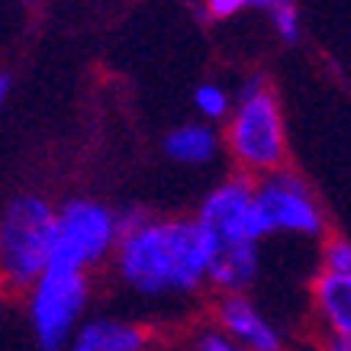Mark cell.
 <instances>
[{
    "mask_svg": "<svg viewBox=\"0 0 351 351\" xmlns=\"http://www.w3.org/2000/svg\"><path fill=\"white\" fill-rule=\"evenodd\" d=\"M316 351H351V335H335V339H319Z\"/></svg>",
    "mask_w": 351,
    "mask_h": 351,
    "instance_id": "e0dca14e",
    "label": "cell"
},
{
    "mask_svg": "<svg viewBox=\"0 0 351 351\" xmlns=\"http://www.w3.org/2000/svg\"><path fill=\"white\" fill-rule=\"evenodd\" d=\"M258 219L265 235H297V239H326L329 219L316 191L293 168H280L255 181Z\"/></svg>",
    "mask_w": 351,
    "mask_h": 351,
    "instance_id": "52a82bcc",
    "label": "cell"
},
{
    "mask_svg": "<svg viewBox=\"0 0 351 351\" xmlns=\"http://www.w3.org/2000/svg\"><path fill=\"white\" fill-rule=\"evenodd\" d=\"M171 351H242V348H239L226 332H219L213 322L206 319V322H200L197 329H191V335Z\"/></svg>",
    "mask_w": 351,
    "mask_h": 351,
    "instance_id": "4fadbf2b",
    "label": "cell"
},
{
    "mask_svg": "<svg viewBox=\"0 0 351 351\" xmlns=\"http://www.w3.org/2000/svg\"><path fill=\"white\" fill-rule=\"evenodd\" d=\"M10 87H13L10 75H0V110H3V104H7V97H10Z\"/></svg>",
    "mask_w": 351,
    "mask_h": 351,
    "instance_id": "ac0fdd59",
    "label": "cell"
},
{
    "mask_svg": "<svg viewBox=\"0 0 351 351\" xmlns=\"http://www.w3.org/2000/svg\"><path fill=\"white\" fill-rule=\"evenodd\" d=\"M267 20H271L280 43H287V45L300 43V36H303V16H300L297 0H284L280 7H274V10L267 13Z\"/></svg>",
    "mask_w": 351,
    "mask_h": 351,
    "instance_id": "9a60e30c",
    "label": "cell"
},
{
    "mask_svg": "<svg viewBox=\"0 0 351 351\" xmlns=\"http://www.w3.org/2000/svg\"><path fill=\"white\" fill-rule=\"evenodd\" d=\"M119 242V213L107 203L75 197L55 210V235L49 265L90 274L97 265L113 258Z\"/></svg>",
    "mask_w": 351,
    "mask_h": 351,
    "instance_id": "5b68a950",
    "label": "cell"
},
{
    "mask_svg": "<svg viewBox=\"0 0 351 351\" xmlns=\"http://www.w3.org/2000/svg\"><path fill=\"white\" fill-rule=\"evenodd\" d=\"M113 265L129 290L149 300L197 297L210 287V245L193 216L123 210Z\"/></svg>",
    "mask_w": 351,
    "mask_h": 351,
    "instance_id": "6da1fadb",
    "label": "cell"
},
{
    "mask_svg": "<svg viewBox=\"0 0 351 351\" xmlns=\"http://www.w3.org/2000/svg\"><path fill=\"white\" fill-rule=\"evenodd\" d=\"M26 293H29V326L39 348L64 351L84 319L90 274L49 265Z\"/></svg>",
    "mask_w": 351,
    "mask_h": 351,
    "instance_id": "8992f818",
    "label": "cell"
},
{
    "mask_svg": "<svg viewBox=\"0 0 351 351\" xmlns=\"http://www.w3.org/2000/svg\"><path fill=\"white\" fill-rule=\"evenodd\" d=\"M223 149L229 152L235 171L252 181L290 168V142L280 97L265 75H252L242 81L232 113L226 119Z\"/></svg>",
    "mask_w": 351,
    "mask_h": 351,
    "instance_id": "3957f363",
    "label": "cell"
},
{
    "mask_svg": "<svg viewBox=\"0 0 351 351\" xmlns=\"http://www.w3.org/2000/svg\"><path fill=\"white\" fill-rule=\"evenodd\" d=\"M210 245V287L216 293H248L261 274V242L255 181L235 171L206 193L193 213Z\"/></svg>",
    "mask_w": 351,
    "mask_h": 351,
    "instance_id": "7a4b0ae2",
    "label": "cell"
},
{
    "mask_svg": "<svg viewBox=\"0 0 351 351\" xmlns=\"http://www.w3.org/2000/svg\"><path fill=\"white\" fill-rule=\"evenodd\" d=\"M309 309L319 339L351 335V274L316 271L309 287Z\"/></svg>",
    "mask_w": 351,
    "mask_h": 351,
    "instance_id": "30bf717a",
    "label": "cell"
},
{
    "mask_svg": "<svg viewBox=\"0 0 351 351\" xmlns=\"http://www.w3.org/2000/svg\"><path fill=\"white\" fill-rule=\"evenodd\" d=\"M203 16L213 23H226L239 16L242 10H252V0H200Z\"/></svg>",
    "mask_w": 351,
    "mask_h": 351,
    "instance_id": "2e32d148",
    "label": "cell"
},
{
    "mask_svg": "<svg viewBox=\"0 0 351 351\" xmlns=\"http://www.w3.org/2000/svg\"><path fill=\"white\" fill-rule=\"evenodd\" d=\"M219 149H223V136L213 129V123H203V119L184 123L165 136V155L178 165H187V168H200V165L216 161Z\"/></svg>",
    "mask_w": 351,
    "mask_h": 351,
    "instance_id": "8fae6325",
    "label": "cell"
},
{
    "mask_svg": "<svg viewBox=\"0 0 351 351\" xmlns=\"http://www.w3.org/2000/svg\"><path fill=\"white\" fill-rule=\"evenodd\" d=\"M232 104L235 97L223 84H216V81H203L193 90V107L203 117V123H226L229 113H232Z\"/></svg>",
    "mask_w": 351,
    "mask_h": 351,
    "instance_id": "7c38bea8",
    "label": "cell"
},
{
    "mask_svg": "<svg viewBox=\"0 0 351 351\" xmlns=\"http://www.w3.org/2000/svg\"><path fill=\"white\" fill-rule=\"evenodd\" d=\"M210 322L242 351H287V339L248 293H216Z\"/></svg>",
    "mask_w": 351,
    "mask_h": 351,
    "instance_id": "ba28073f",
    "label": "cell"
},
{
    "mask_svg": "<svg viewBox=\"0 0 351 351\" xmlns=\"http://www.w3.org/2000/svg\"><path fill=\"white\" fill-rule=\"evenodd\" d=\"M55 206L39 193L13 197L0 213V284L29 290L52 258Z\"/></svg>",
    "mask_w": 351,
    "mask_h": 351,
    "instance_id": "277c9868",
    "label": "cell"
},
{
    "mask_svg": "<svg viewBox=\"0 0 351 351\" xmlns=\"http://www.w3.org/2000/svg\"><path fill=\"white\" fill-rule=\"evenodd\" d=\"M155 329L132 319L117 316H100V319L81 322L75 339L68 341L64 351H155Z\"/></svg>",
    "mask_w": 351,
    "mask_h": 351,
    "instance_id": "9c48e42d",
    "label": "cell"
},
{
    "mask_svg": "<svg viewBox=\"0 0 351 351\" xmlns=\"http://www.w3.org/2000/svg\"><path fill=\"white\" fill-rule=\"evenodd\" d=\"M319 271L329 274H351V239L329 232L319 245Z\"/></svg>",
    "mask_w": 351,
    "mask_h": 351,
    "instance_id": "5bb4252c",
    "label": "cell"
}]
</instances>
